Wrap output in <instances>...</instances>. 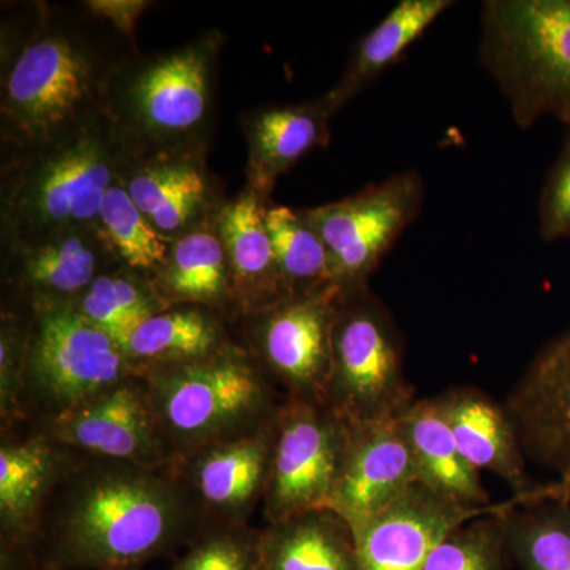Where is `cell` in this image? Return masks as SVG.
I'll return each mask as SVG.
<instances>
[{"label":"cell","instance_id":"obj_1","mask_svg":"<svg viewBox=\"0 0 570 570\" xmlns=\"http://www.w3.org/2000/svg\"><path fill=\"white\" fill-rule=\"evenodd\" d=\"M0 14V160L47 148L107 115L140 52L91 2H9Z\"/></svg>","mask_w":570,"mask_h":570},{"label":"cell","instance_id":"obj_2","mask_svg":"<svg viewBox=\"0 0 570 570\" xmlns=\"http://www.w3.org/2000/svg\"><path fill=\"white\" fill-rule=\"evenodd\" d=\"M206 530L174 468L154 471L70 450L41 512L33 570H142Z\"/></svg>","mask_w":570,"mask_h":570},{"label":"cell","instance_id":"obj_3","mask_svg":"<svg viewBox=\"0 0 570 570\" xmlns=\"http://www.w3.org/2000/svg\"><path fill=\"white\" fill-rule=\"evenodd\" d=\"M135 153L102 115L47 148L0 160V245L96 225Z\"/></svg>","mask_w":570,"mask_h":570},{"label":"cell","instance_id":"obj_4","mask_svg":"<svg viewBox=\"0 0 570 570\" xmlns=\"http://www.w3.org/2000/svg\"><path fill=\"white\" fill-rule=\"evenodd\" d=\"M140 376L175 463L257 433L285 400L239 343L197 362L148 367Z\"/></svg>","mask_w":570,"mask_h":570},{"label":"cell","instance_id":"obj_5","mask_svg":"<svg viewBox=\"0 0 570 570\" xmlns=\"http://www.w3.org/2000/svg\"><path fill=\"white\" fill-rule=\"evenodd\" d=\"M224 41L214 29L174 50L140 51L119 70L105 112L135 151L212 148Z\"/></svg>","mask_w":570,"mask_h":570},{"label":"cell","instance_id":"obj_6","mask_svg":"<svg viewBox=\"0 0 570 570\" xmlns=\"http://www.w3.org/2000/svg\"><path fill=\"white\" fill-rule=\"evenodd\" d=\"M479 61L520 129L554 118L570 129V0H487Z\"/></svg>","mask_w":570,"mask_h":570},{"label":"cell","instance_id":"obj_7","mask_svg":"<svg viewBox=\"0 0 570 570\" xmlns=\"http://www.w3.org/2000/svg\"><path fill=\"white\" fill-rule=\"evenodd\" d=\"M26 311L20 436L61 417L89 396L140 374L121 344L91 324L73 303Z\"/></svg>","mask_w":570,"mask_h":570},{"label":"cell","instance_id":"obj_8","mask_svg":"<svg viewBox=\"0 0 570 570\" xmlns=\"http://www.w3.org/2000/svg\"><path fill=\"white\" fill-rule=\"evenodd\" d=\"M403 340L392 314L367 285L341 291L332 332L326 404L347 425L396 419L412 403Z\"/></svg>","mask_w":570,"mask_h":570},{"label":"cell","instance_id":"obj_9","mask_svg":"<svg viewBox=\"0 0 570 570\" xmlns=\"http://www.w3.org/2000/svg\"><path fill=\"white\" fill-rule=\"evenodd\" d=\"M351 426L326 403L285 397L273 422L272 459L262 502L266 523L328 509Z\"/></svg>","mask_w":570,"mask_h":570},{"label":"cell","instance_id":"obj_10","mask_svg":"<svg viewBox=\"0 0 570 570\" xmlns=\"http://www.w3.org/2000/svg\"><path fill=\"white\" fill-rule=\"evenodd\" d=\"M423 200L425 181L407 170L332 204L302 208L328 250L340 292L367 285L382 258L417 219Z\"/></svg>","mask_w":570,"mask_h":570},{"label":"cell","instance_id":"obj_11","mask_svg":"<svg viewBox=\"0 0 570 570\" xmlns=\"http://www.w3.org/2000/svg\"><path fill=\"white\" fill-rule=\"evenodd\" d=\"M549 499L570 501V483L554 480L531 493L513 494L483 508H469L415 483L389 508L351 524L360 570H423L431 551L461 524Z\"/></svg>","mask_w":570,"mask_h":570},{"label":"cell","instance_id":"obj_12","mask_svg":"<svg viewBox=\"0 0 570 570\" xmlns=\"http://www.w3.org/2000/svg\"><path fill=\"white\" fill-rule=\"evenodd\" d=\"M337 295L285 296L234 326L236 341L285 397L326 403Z\"/></svg>","mask_w":570,"mask_h":570},{"label":"cell","instance_id":"obj_13","mask_svg":"<svg viewBox=\"0 0 570 570\" xmlns=\"http://www.w3.org/2000/svg\"><path fill=\"white\" fill-rule=\"evenodd\" d=\"M28 434H37L82 455L122 461L154 471L175 464L140 374L89 396L61 417Z\"/></svg>","mask_w":570,"mask_h":570},{"label":"cell","instance_id":"obj_14","mask_svg":"<svg viewBox=\"0 0 570 570\" xmlns=\"http://www.w3.org/2000/svg\"><path fill=\"white\" fill-rule=\"evenodd\" d=\"M118 264L97 225L0 245V305H69Z\"/></svg>","mask_w":570,"mask_h":570},{"label":"cell","instance_id":"obj_15","mask_svg":"<svg viewBox=\"0 0 570 570\" xmlns=\"http://www.w3.org/2000/svg\"><path fill=\"white\" fill-rule=\"evenodd\" d=\"M209 148L135 153L119 179L157 234L168 242L212 224L228 198L208 164Z\"/></svg>","mask_w":570,"mask_h":570},{"label":"cell","instance_id":"obj_16","mask_svg":"<svg viewBox=\"0 0 570 570\" xmlns=\"http://www.w3.org/2000/svg\"><path fill=\"white\" fill-rule=\"evenodd\" d=\"M273 422L249 436L200 450L174 464L176 478L208 528L247 527L262 508Z\"/></svg>","mask_w":570,"mask_h":570},{"label":"cell","instance_id":"obj_17","mask_svg":"<svg viewBox=\"0 0 570 570\" xmlns=\"http://www.w3.org/2000/svg\"><path fill=\"white\" fill-rule=\"evenodd\" d=\"M504 407L524 456L570 483V325L531 360Z\"/></svg>","mask_w":570,"mask_h":570},{"label":"cell","instance_id":"obj_18","mask_svg":"<svg viewBox=\"0 0 570 570\" xmlns=\"http://www.w3.org/2000/svg\"><path fill=\"white\" fill-rule=\"evenodd\" d=\"M69 456L37 434L0 438V570H33L41 512Z\"/></svg>","mask_w":570,"mask_h":570},{"label":"cell","instance_id":"obj_19","mask_svg":"<svg viewBox=\"0 0 570 570\" xmlns=\"http://www.w3.org/2000/svg\"><path fill=\"white\" fill-rule=\"evenodd\" d=\"M348 426L343 468L328 509L354 524L389 508L419 483V474L400 417Z\"/></svg>","mask_w":570,"mask_h":570},{"label":"cell","instance_id":"obj_20","mask_svg":"<svg viewBox=\"0 0 570 570\" xmlns=\"http://www.w3.org/2000/svg\"><path fill=\"white\" fill-rule=\"evenodd\" d=\"M337 112L325 97L313 102L272 105L246 112V187L272 200L281 176L288 174L306 154L325 148L332 138Z\"/></svg>","mask_w":570,"mask_h":570},{"label":"cell","instance_id":"obj_21","mask_svg":"<svg viewBox=\"0 0 570 570\" xmlns=\"http://www.w3.org/2000/svg\"><path fill=\"white\" fill-rule=\"evenodd\" d=\"M269 202L245 186L234 198H228L217 217L238 322L285 298L275 249L266 227Z\"/></svg>","mask_w":570,"mask_h":570},{"label":"cell","instance_id":"obj_22","mask_svg":"<svg viewBox=\"0 0 570 570\" xmlns=\"http://www.w3.org/2000/svg\"><path fill=\"white\" fill-rule=\"evenodd\" d=\"M464 459L479 472L498 475L513 494L531 493L534 483L527 472V456L504 404L478 389L448 390L436 396Z\"/></svg>","mask_w":570,"mask_h":570},{"label":"cell","instance_id":"obj_23","mask_svg":"<svg viewBox=\"0 0 570 570\" xmlns=\"http://www.w3.org/2000/svg\"><path fill=\"white\" fill-rule=\"evenodd\" d=\"M151 281L167 306L208 307L232 326L238 322L230 269L217 219L174 239Z\"/></svg>","mask_w":570,"mask_h":570},{"label":"cell","instance_id":"obj_24","mask_svg":"<svg viewBox=\"0 0 570 570\" xmlns=\"http://www.w3.org/2000/svg\"><path fill=\"white\" fill-rule=\"evenodd\" d=\"M258 570H360L354 531L332 509L266 523L258 532Z\"/></svg>","mask_w":570,"mask_h":570},{"label":"cell","instance_id":"obj_25","mask_svg":"<svg viewBox=\"0 0 570 570\" xmlns=\"http://www.w3.org/2000/svg\"><path fill=\"white\" fill-rule=\"evenodd\" d=\"M455 6L452 0H401L381 21L360 39L348 58L340 80L324 94L336 112L343 110L360 92L403 58L445 13Z\"/></svg>","mask_w":570,"mask_h":570},{"label":"cell","instance_id":"obj_26","mask_svg":"<svg viewBox=\"0 0 570 570\" xmlns=\"http://www.w3.org/2000/svg\"><path fill=\"white\" fill-rule=\"evenodd\" d=\"M238 343L234 326L208 307L175 305L146 318L124 344L138 373L183 365L219 354Z\"/></svg>","mask_w":570,"mask_h":570},{"label":"cell","instance_id":"obj_27","mask_svg":"<svg viewBox=\"0 0 570 570\" xmlns=\"http://www.w3.org/2000/svg\"><path fill=\"white\" fill-rule=\"evenodd\" d=\"M400 419L417 466L419 483L469 508L491 504L480 472L461 453L438 397L415 400Z\"/></svg>","mask_w":570,"mask_h":570},{"label":"cell","instance_id":"obj_28","mask_svg":"<svg viewBox=\"0 0 570 570\" xmlns=\"http://www.w3.org/2000/svg\"><path fill=\"white\" fill-rule=\"evenodd\" d=\"M266 227L275 249L285 296L340 291L328 250L313 225L303 216L302 208L269 202Z\"/></svg>","mask_w":570,"mask_h":570},{"label":"cell","instance_id":"obj_29","mask_svg":"<svg viewBox=\"0 0 570 570\" xmlns=\"http://www.w3.org/2000/svg\"><path fill=\"white\" fill-rule=\"evenodd\" d=\"M73 305L122 348L146 318L167 307L154 288L151 277L119 264L100 273Z\"/></svg>","mask_w":570,"mask_h":570},{"label":"cell","instance_id":"obj_30","mask_svg":"<svg viewBox=\"0 0 570 570\" xmlns=\"http://www.w3.org/2000/svg\"><path fill=\"white\" fill-rule=\"evenodd\" d=\"M510 557L523 570H570V501L549 499L505 515Z\"/></svg>","mask_w":570,"mask_h":570},{"label":"cell","instance_id":"obj_31","mask_svg":"<svg viewBox=\"0 0 570 570\" xmlns=\"http://www.w3.org/2000/svg\"><path fill=\"white\" fill-rule=\"evenodd\" d=\"M96 225L119 265L153 277L164 264L171 242L157 234L121 183L105 195Z\"/></svg>","mask_w":570,"mask_h":570},{"label":"cell","instance_id":"obj_32","mask_svg":"<svg viewBox=\"0 0 570 570\" xmlns=\"http://www.w3.org/2000/svg\"><path fill=\"white\" fill-rule=\"evenodd\" d=\"M505 515L461 524L431 551L423 570H505L510 551Z\"/></svg>","mask_w":570,"mask_h":570},{"label":"cell","instance_id":"obj_33","mask_svg":"<svg viewBox=\"0 0 570 570\" xmlns=\"http://www.w3.org/2000/svg\"><path fill=\"white\" fill-rule=\"evenodd\" d=\"M28 311L0 305V438L20 436Z\"/></svg>","mask_w":570,"mask_h":570},{"label":"cell","instance_id":"obj_34","mask_svg":"<svg viewBox=\"0 0 570 570\" xmlns=\"http://www.w3.org/2000/svg\"><path fill=\"white\" fill-rule=\"evenodd\" d=\"M258 532L250 524L208 528L168 570H258Z\"/></svg>","mask_w":570,"mask_h":570},{"label":"cell","instance_id":"obj_35","mask_svg":"<svg viewBox=\"0 0 570 570\" xmlns=\"http://www.w3.org/2000/svg\"><path fill=\"white\" fill-rule=\"evenodd\" d=\"M539 235L546 242L570 238V129L540 194Z\"/></svg>","mask_w":570,"mask_h":570},{"label":"cell","instance_id":"obj_36","mask_svg":"<svg viewBox=\"0 0 570 570\" xmlns=\"http://www.w3.org/2000/svg\"><path fill=\"white\" fill-rule=\"evenodd\" d=\"M89 2L116 28L130 33V36H135L138 18L151 6L145 0H89Z\"/></svg>","mask_w":570,"mask_h":570}]
</instances>
